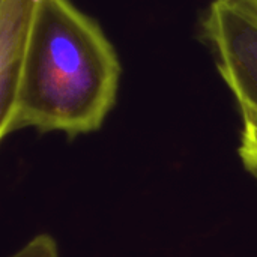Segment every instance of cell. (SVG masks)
Wrapping results in <instances>:
<instances>
[{
    "mask_svg": "<svg viewBox=\"0 0 257 257\" xmlns=\"http://www.w3.org/2000/svg\"><path fill=\"white\" fill-rule=\"evenodd\" d=\"M119 57L99 24L71 0H41L8 134L21 128L69 137L101 128L113 108Z\"/></svg>",
    "mask_w": 257,
    "mask_h": 257,
    "instance_id": "cell-1",
    "label": "cell"
},
{
    "mask_svg": "<svg viewBox=\"0 0 257 257\" xmlns=\"http://www.w3.org/2000/svg\"><path fill=\"white\" fill-rule=\"evenodd\" d=\"M218 69L241 108L257 113V17L236 0H215L205 20Z\"/></svg>",
    "mask_w": 257,
    "mask_h": 257,
    "instance_id": "cell-2",
    "label": "cell"
},
{
    "mask_svg": "<svg viewBox=\"0 0 257 257\" xmlns=\"http://www.w3.org/2000/svg\"><path fill=\"white\" fill-rule=\"evenodd\" d=\"M39 3L41 0H0V134L14 113Z\"/></svg>",
    "mask_w": 257,
    "mask_h": 257,
    "instance_id": "cell-3",
    "label": "cell"
},
{
    "mask_svg": "<svg viewBox=\"0 0 257 257\" xmlns=\"http://www.w3.org/2000/svg\"><path fill=\"white\" fill-rule=\"evenodd\" d=\"M244 128L239 145V157L244 167L257 179V113L241 108Z\"/></svg>",
    "mask_w": 257,
    "mask_h": 257,
    "instance_id": "cell-4",
    "label": "cell"
},
{
    "mask_svg": "<svg viewBox=\"0 0 257 257\" xmlns=\"http://www.w3.org/2000/svg\"><path fill=\"white\" fill-rule=\"evenodd\" d=\"M11 257H59V250L50 235H38Z\"/></svg>",
    "mask_w": 257,
    "mask_h": 257,
    "instance_id": "cell-5",
    "label": "cell"
},
{
    "mask_svg": "<svg viewBox=\"0 0 257 257\" xmlns=\"http://www.w3.org/2000/svg\"><path fill=\"white\" fill-rule=\"evenodd\" d=\"M236 2H239L241 5H244L247 9H250L257 17V0H236Z\"/></svg>",
    "mask_w": 257,
    "mask_h": 257,
    "instance_id": "cell-6",
    "label": "cell"
}]
</instances>
